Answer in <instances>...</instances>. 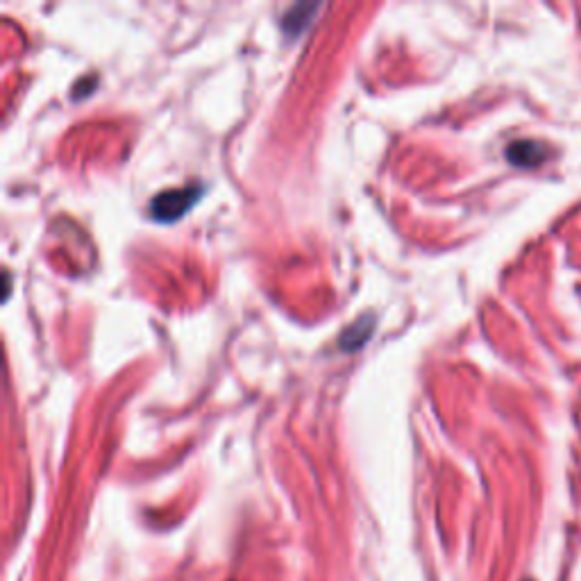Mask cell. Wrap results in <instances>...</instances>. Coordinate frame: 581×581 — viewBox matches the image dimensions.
Listing matches in <instances>:
<instances>
[{
	"instance_id": "6da1fadb",
	"label": "cell",
	"mask_w": 581,
	"mask_h": 581,
	"mask_svg": "<svg viewBox=\"0 0 581 581\" xmlns=\"http://www.w3.org/2000/svg\"><path fill=\"white\" fill-rule=\"evenodd\" d=\"M200 187H182L159 193L150 202V216L159 223H173L182 218L200 198Z\"/></svg>"
},
{
	"instance_id": "7a4b0ae2",
	"label": "cell",
	"mask_w": 581,
	"mask_h": 581,
	"mask_svg": "<svg viewBox=\"0 0 581 581\" xmlns=\"http://www.w3.org/2000/svg\"><path fill=\"white\" fill-rule=\"evenodd\" d=\"M547 157H550V150L538 141H529V139L513 141L507 148V159L513 166H520V168L543 166L547 162Z\"/></svg>"
},
{
	"instance_id": "3957f363",
	"label": "cell",
	"mask_w": 581,
	"mask_h": 581,
	"mask_svg": "<svg viewBox=\"0 0 581 581\" xmlns=\"http://www.w3.org/2000/svg\"><path fill=\"white\" fill-rule=\"evenodd\" d=\"M373 316L368 318V323L364 325V318L357 325H352L348 332L343 334V339H341V348L343 350H357L364 345L368 339H370V334H373Z\"/></svg>"
}]
</instances>
